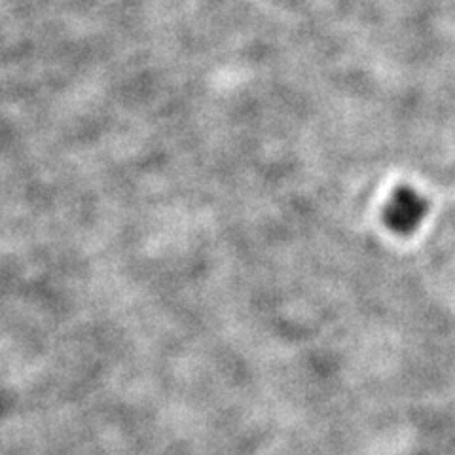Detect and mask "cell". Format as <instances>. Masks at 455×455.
<instances>
[{
  "mask_svg": "<svg viewBox=\"0 0 455 455\" xmlns=\"http://www.w3.org/2000/svg\"><path fill=\"white\" fill-rule=\"evenodd\" d=\"M429 204L416 190L401 187L396 188L389 199V204L383 209V220L389 226V230L398 235H408L418 230V226L427 217Z\"/></svg>",
  "mask_w": 455,
  "mask_h": 455,
  "instance_id": "6da1fadb",
  "label": "cell"
}]
</instances>
